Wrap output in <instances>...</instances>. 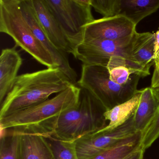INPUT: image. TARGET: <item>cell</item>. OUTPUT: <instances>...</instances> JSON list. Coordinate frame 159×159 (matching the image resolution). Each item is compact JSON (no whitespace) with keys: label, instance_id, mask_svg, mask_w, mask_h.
<instances>
[{"label":"cell","instance_id":"obj_4","mask_svg":"<svg viewBox=\"0 0 159 159\" xmlns=\"http://www.w3.org/2000/svg\"><path fill=\"white\" fill-rule=\"evenodd\" d=\"M0 32L48 68L59 67L50 53L36 38L24 17L19 0H0Z\"/></svg>","mask_w":159,"mask_h":159},{"label":"cell","instance_id":"obj_17","mask_svg":"<svg viewBox=\"0 0 159 159\" xmlns=\"http://www.w3.org/2000/svg\"><path fill=\"white\" fill-rule=\"evenodd\" d=\"M142 133L137 132L93 159H123L141 148Z\"/></svg>","mask_w":159,"mask_h":159},{"label":"cell","instance_id":"obj_10","mask_svg":"<svg viewBox=\"0 0 159 159\" xmlns=\"http://www.w3.org/2000/svg\"><path fill=\"white\" fill-rule=\"evenodd\" d=\"M136 27L135 25L122 16L103 17L95 20L86 26L84 41L125 39L136 33Z\"/></svg>","mask_w":159,"mask_h":159},{"label":"cell","instance_id":"obj_2","mask_svg":"<svg viewBox=\"0 0 159 159\" xmlns=\"http://www.w3.org/2000/svg\"><path fill=\"white\" fill-rule=\"evenodd\" d=\"M72 84L59 67L21 74L1 105L0 119L44 101L51 95L57 94Z\"/></svg>","mask_w":159,"mask_h":159},{"label":"cell","instance_id":"obj_19","mask_svg":"<svg viewBox=\"0 0 159 159\" xmlns=\"http://www.w3.org/2000/svg\"><path fill=\"white\" fill-rule=\"evenodd\" d=\"M19 138L13 130L1 129L0 159H18Z\"/></svg>","mask_w":159,"mask_h":159},{"label":"cell","instance_id":"obj_3","mask_svg":"<svg viewBox=\"0 0 159 159\" xmlns=\"http://www.w3.org/2000/svg\"><path fill=\"white\" fill-rule=\"evenodd\" d=\"M107 111L94 97L81 88L78 104L60 116L52 137L76 142L91 135L107 125L104 116Z\"/></svg>","mask_w":159,"mask_h":159},{"label":"cell","instance_id":"obj_12","mask_svg":"<svg viewBox=\"0 0 159 159\" xmlns=\"http://www.w3.org/2000/svg\"><path fill=\"white\" fill-rule=\"evenodd\" d=\"M16 46L3 49L0 56L1 105L11 89L23 64V59L16 51Z\"/></svg>","mask_w":159,"mask_h":159},{"label":"cell","instance_id":"obj_21","mask_svg":"<svg viewBox=\"0 0 159 159\" xmlns=\"http://www.w3.org/2000/svg\"><path fill=\"white\" fill-rule=\"evenodd\" d=\"M95 11L104 18L120 15L121 0H90Z\"/></svg>","mask_w":159,"mask_h":159},{"label":"cell","instance_id":"obj_16","mask_svg":"<svg viewBox=\"0 0 159 159\" xmlns=\"http://www.w3.org/2000/svg\"><path fill=\"white\" fill-rule=\"evenodd\" d=\"M159 9V0H121L120 15L136 25Z\"/></svg>","mask_w":159,"mask_h":159},{"label":"cell","instance_id":"obj_18","mask_svg":"<svg viewBox=\"0 0 159 159\" xmlns=\"http://www.w3.org/2000/svg\"><path fill=\"white\" fill-rule=\"evenodd\" d=\"M155 38L154 34L146 32L143 40L134 53V59L140 66L149 71L150 68L154 65Z\"/></svg>","mask_w":159,"mask_h":159},{"label":"cell","instance_id":"obj_5","mask_svg":"<svg viewBox=\"0 0 159 159\" xmlns=\"http://www.w3.org/2000/svg\"><path fill=\"white\" fill-rule=\"evenodd\" d=\"M141 78L134 75L128 83L121 85L111 80L107 67L83 64L77 84L87 90L108 111L132 98Z\"/></svg>","mask_w":159,"mask_h":159},{"label":"cell","instance_id":"obj_9","mask_svg":"<svg viewBox=\"0 0 159 159\" xmlns=\"http://www.w3.org/2000/svg\"><path fill=\"white\" fill-rule=\"evenodd\" d=\"M19 2L22 13L36 38L50 53L56 63L71 82L77 84V74L70 66L67 54L58 50L49 39L36 16L31 0H19Z\"/></svg>","mask_w":159,"mask_h":159},{"label":"cell","instance_id":"obj_13","mask_svg":"<svg viewBox=\"0 0 159 159\" xmlns=\"http://www.w3.org/2000/svg\"><path fill=\"white\" fill-rule=\"evenodd\" d=\"M19 134L18 159H56L46 138L32 134Z\"/></svg>","mask_w":159,"mask_h":159},{"label":"cell","instance_id":"obj_15","mask_svg":"<svg viewBox=\"0 0 159 159\" xmlns=\"http://www.w3.org/2000/svg\"><path fill=\"white\" fill-rule=\"evenodd\" d=\"M141 94V90H138L133 97L128 101L107 111L104 116L107 125L94 134L111 131L127 121L134 114L139 104Z\"/></svg>","mask_w":159,"mask_h":159},{"label":"cell","instance_id":"obj_24","mask_svg":"<svg viewBox=\"0 0 159 159\" xmlns=\"http://www.w3.org/2000/svg\"><path fill=\"white\" fill-rule=\"evenodd\" d=\"M145 151L141 148L138 150L123 159H143Z\"/></svg>","mask_w":159,"mask_h":159},{"label":"cell","instance_id":"obj_14","mask_svg":"<svg viewBox=\"0 0 159 159\" xmlns=\"http://www.w3.org/2000/svg\"><path fill=\"white\" fill-rule=\"evenodd\" d=\"M139 104L134 116V125L137 132L143 133L150 124L159 107V97L151 87L141 89Z\"/></svg>","mask_w":159,"mask_h":159},{"label":"cell","instance_id":"obj_8","mask_svg":"<svg viewBox=\"0 0 159 159\" xmlns=\"http://www.w3.org/2000/svg\"><path fill=\"white\" fill-rule=\"evenodd\" d=\"M134 116L111 131L93 134L76 141L79 159H93L121 140L135 134L137 131L134 127Z\"/></svg>","mask_w":159,"mask_h":159},{"label":"cell","instance_id":"obj_26","mask_svg":"<svg viewBox=\"0 0 159 159\" xmlns=\"http://www.w3.org/2000/svg\"><path fill=\"white\" fill-rule=\"evenodd\" d=\"M159 61V55H158V57H157V59H155V60H154V62H155V61Z\"/></svg>","mask_w":159,"mask_h":159},{"label":"cell","instance_id":"obj_7","mask_svg":"<svg viewBox=\"0 0 159 159\" xmlns=\"http://www.w3.org/2000/svg\"><path fill=\"white\" fill-rule=\"evenodd\" d=\"M74 47L83 42L85 28L95 19L90 0H43Z\"/></svg>","mask_w":159,"mask_h":159},{"label":"cell","instance_id":"obj_6","mask_svg":"<svg viewBox=\"0 0 159 159\" xmlns=\"http://www.w3.org/2000/svg\"><path fill=\"white\" fill-rule=\"evenodd\" d=\"M144 33L137 32L131 37L117 40L84 41L76 48L74 57L83 65L107 67L111 57L120 56L140 66L134 60V53L142 41Z\"/></svg>","mask_w":159,"mask_h":159},{"label":"cell","instance_id":"obj_20","mask_svg":"<svg viewBox=\"0 0 159 159\" xmlns=\"http://www.w3.org/2000/svg\"><path fill=\"white\" fill-rule=\"evenodd\" d=\"M46 138L52 148L56 159H79L76 150V142L64 141L52 137Z\"/></svg>","mask_w":159,"mask_h":159},{"label":"cell","instance_id":"obj_25","mask_svg":"<svg viewBox=\"0 0 159 159\" xmlns=\"http://www.w3.org/2000/svg\"><path fill=\"white\" fill-rule=\"evenodd\" d=\"M154 38H155V60L157 59L159 54V30L154 33Z\"/></svg>","mask_w":159,"mask_h":159},{"label":"cell","instance_id":"obj_1","mask_svg":"<svg viewBox=\"0 0 159 159\" xmlns=\"http://www.w3.org/2000/svg\"><path fill=\"white\" fill-rule=\"evenodd\" d=\"M81 89L72 84L52 98L1 118V129L52 137L60 116L78 104Z\"/></svg>","mask_w":159,"mask_h":159},{"label":"cell","instance_id":"obj_11","mask_svg":"<svg viewBox=\"0 0 159 159\" xmlns=\"http://www.w3.org/2000/svg\"><path fill=\"white\" fill-rule=\"evenodd\" d=\"M31 2L41 25L52 43L58 50L74 56L75 49L43 0H31Z\"/></svg>","mask_w":159,"mask_h":159},{"label":"cell","instance_id":"obj_22","mask_svg":"<svg viewBox=\"0 0 159 159\" xmlns=\"http://www.w3.org/2000/svg\"><path fill=\"white\" fill-rule=\"evenodd\" d=\"M159 97V89H154ZM159 137V107L150 124L142 133L141 148L146 150Z\"/></svg>","mask_w":159,"mask_h":159},{"label":"cell","instance_id":"obj_23","mask_svg":"<svg viewBox=\"0 0 159 159\" xmlns=\"http://www.w3.org/2000/svg\"><path fill=\"white\" fill-rule=\"evenodd\" d=\"M152 88L159 89V61L154 62V68L151 80Z\"/></svg>","mask_w":159,"mask_h":159}]
</instances>
